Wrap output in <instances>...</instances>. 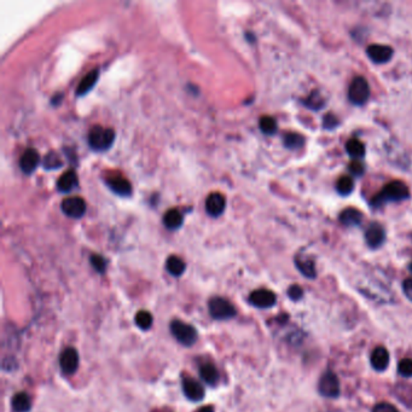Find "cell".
Wrapping results in <instances>:
<instances>
[{
  "label": "cell",
  "instance_id": "6da1fadb",
  "mask_svg": "<svg viewBox=\"0 0 412 412\" xmlns=\"http://www.w3.org/2000/svg\"><path fill=\"white\" fill-rule=\"evenodd\" d=\"M410 197V190L405 183L400 180H394L388 183L375 197L371 200L374 208H380L387 202H401Z\"/></svg>",
  "mask_w": 412,
  "mask_h": 412
},
{
  "label": "cell",
  "instance_id": "7a4b0ae2",
  "mask_svg": "<svg viewBox=\"0 0 412 412\" xmlns=\"http://www.w3.org/2000/svg\"><path fill=\"white\" fill-rule=\"evenodd\" d=\"M115 132L112 128L94 126L89 133V143L92 149L103 151L114 143Z\"/></svg>",
  "mask_w": 412,
  "mask_h": 412
},
{
  "label": "cell",
  "instance_id": "3957f363",
  "mask_svg": "<svg viewBox=\"0 0 412 412\" xmlns=\"http://www.w3.org/2000/svg\"><path fill=\"white\" fill-rule=\"evenodd\" d=\"M348 98L354 105H364L370 98V86L365 77L356 76L352 80L348 90Z\"/></svg>",
  "mask_w": 412,
  "mask_h": 412
},
{
  "label": "cell",
  "instance_id": "277c9868",
  "mask_svg": "<svg viewBox=\"0 0 412 412\" xmlns=\"http://www.w3.org/2000/svg\"><path fill=\"white\" fill-rule=\"evenodd\" d=\"M170 331L173 336L184 346H192L197 341V331L193 326L189 325L187 323H183L180 320H173L170 323Z\"/></svg>",
  "mask_w": 412,
  "mask_h": 412
},
{
  "label": "cell",
  "instance_id": "5b68a950",
  "mask_svg": "<svg viewBox=\"0 0 412 412\" xmlns=\"http://www.w3.org/2000/svg\"><path fill=\"white\" fill-rule=\"evenodd\" d=\"M209 313L214 319L226 320L236 316V310L227 300L223 298H214L209 301Z\"/></svg>",
  "mask_w": 412,
  "mask_h": 412
},
{
  "label": "cell",
  "instance_id": "8992f818",
  "mask_svg": "<svg viewBox=\"0 0 412 412\" xmlns=\"http://www.w3.org/2000/svg\"><path fill=\"white\" fill-rule=\"evenodd\" d=\"M318 391L320 395L325 398H336L340 394V382L337 376L331 371L323 374L318 383Z\"/></svg>",
  "mask_w": 412,
  "mask_h": 412
},
{
  "label": "cell",
  "instance_id": "52a82bcc",
  "mask_svg": "<svg viewBox=\"0 0 412 412\" xmlns=\"http://www.w3.org/2000/svg\"><path fill=\"white\" fill-rule=\"evenodd\" d=\"M366 55L374 63L384 64L391 61L394 55V50L391 46H387V45L374 44L368 46Z\"/></svg>",
  "mask_w": 412,
  "mask_h": 412
},
{
  "label": "cell",
  "instance_id": "ba28073f",
  "mask_svg": "<svg viewBox=\"0 0 412 412\" xmlns=\"http://www.w3.org/2000/svg\"><path fill=\"white\" fill-rule=\"evenodd\" d=\"M62 210L65 215L70 218H81L86 212V203L81 197L73 196L68 197L62 202Z\"/></svg>",
  "mask_w": 412,
  "mask_h": 412
},
{
  "label": "cell",
  "instance_id": "9c48e42d",
  "mask_svg": "<svg viewBox=\"0 0 412 412\" xmlns=\"http://www.w3.org/2000/svg\"><path fill=\"white\" fill-rule=\"evenodd\" d=\"M386 240V231L383 226L378 223L370 224L365 231V241L368 245L373 249H377L384 243Z\"/></svg>",
  "mask_w": 412,
  "mask_h": 412
},
{
  "label": "cell",
  "instance_id": "30bf717a",
  "mask_svg": "<svg viewBox=\"0 0 412 412\" xmlns=\"http://www.w3.org/2000/svg\"><path fill=\"white\" fill-rule=\"evenodd\" d=\"M249 301L258 308H270L275 305L277 298L273 291L267 289H258L250 294Z\"/></svg>",
  "mask_w": 412,
  "mask_h": 412
},
{
  "label": "cell",
  "instance_id": "8fae6325",
  "mask_svg": "<svg viewBox=\"0 0 412 412\" xmlns=\"http://www.w3.org/2000/svg\"><path fill=\"white\" fill-rule=\"evenodd\" d=\"M59 365L62 371L67 375H73L79 366V354L75 348L64 349L59 356Z\"/></svg>",
  "mask_w": 412,
  "mask_h": 412
},
{
  "label": "cell",
  "instance_id": "7c38bea8",
  "mask_svg": "<svg viewBox=\"0 0 412 412\" xmlns=\"http://www.w3.org/2000/svg\"><path fill=\"white\" fill-rule=\"evenodd\" d=\"M225 197L219 192H213L206 200V210L212 217H219L225 210Z\"/></svg>",
  "mask_w": 412,
  "mask_h": 412
},
{
  "label": "cell",
  "instance_id": "4fadbf2b",
  "mask_svg": "<svg viewBox=\"0 0 412 412\" xmlns=\"http://www.w3.org/2000/svg\"><path fill=\"white\" fill-rule=\"evenodd\" d=\"M183 391L187 395V399L192 401H201L205 398V389L198 383L197 381L192 380V378H185L183 382Z\"/></svg>",
  "mask_w": 412,
  "mask_h": 412
},
{
  "label": "cell",
  "instance_id": "5bb4252c",
  "mask_svg": "<svg viewBox=\"0 0 412 412\" xmlns=\"http://www.w3.org/2000/svg\"><path fill=\"white\" fill-rule=\"evenodd\" d=\"M295 265L298 270L302 273L305 277L310 280H315L317 277V271H316V263L311 258L305 255H296L295 256Z\"/></svg>",
  "mask_w": 412,
  "mask_h": 412
},
{
  "label": "cell",
  "instance_id": "9a60e30c",
  "mask_svg": "<svg viewBox=\"0 0 412 412\" xmlns=\"http://www.w3.org/2000/svg\"><path fill=\"white\" fill-rule=\"evenodd\" d=\"M39 154L35 149H27L24 151V154L22 155L21 161H19V166H21V169L23 170L26 174H31L32 172H34L35 168L39 165Z\"/></svg>",
  "mask_w": 412,
  "mask_h": 412
},
{
  "label": "cell",
  "instance_id": "2e32d148",
  "mask_svg": "<svg viewBox=\"0 0 412 412\" xmlns=\"http://www.w3.org/2000/svg\"><path fill=\"white\" fill-rule=\"evenodd\" d=\"M371 365L376 371H384L389 365V353L384 347H377L371 353Z\"/></svg>",
  "mask_w": 412,
  "mask_h": 412
},
{
  "label": "cell",
  "instance_id": "e0dca14e",
  "mask_svg": "<svg viewBox=\"0 0 412 412\" xmlns=\"http://www.w3.org/2000/svg\"><path fill=\"white\" fill-rule=\"evenodd\" d=\"M340 223L345 226H358L363 220V214L356 208H346L340 213Z\"/></svg>",
  "mask_w": 412,
  "mask_h": 412
},
{
  "label": "cell",
  "instance_id": "ac0fdd59",
  "mask_svg": "<svg viewBox=\"0 0 412 412\" xmlns=\"http://www.w3.org/2000/svg\"><path fill=\"white\" fill-rule=\"evenodd\" d=\"M107 183L110 189L116 192L117 195H130L131 190H132L130 182L122 178L121 175H112V177L108 178Z\"/></svg>",
  "mask_w": 412,
  "mask_h": 412
},
{
  "label": "cell",
  "instance_id": "d6986e66",
  "mask_svg": "<svg viewBox=\"0 0 412 412\" xmlns=\"http://www.w3.org/2000/svg\"><path fill=\"white\" fill-rule=\"evenodd\" d=\"M346 150L354 161H359L365 156V145L356 138H352L346 143Z\"/></svg>",
  "mask_w": 412,
  "mask_h": 412
},
{
  "label": "cell",
  "instance_id": "ffe728a7",
  "mask_svg": "<svg viewBox=\"0 0 412 412\" xmlns=\"http://www.w3.org/2000/svg\"><path fill=\"white\" fill-rule=\"evenodd\" d=\"M77 184V177L75 174L74 170H68V172L63 173L61 175V178L57 182V187H58L59 191L62 192H69L76 187Z\"/></svg>",
  "mask_w": 412,
  "mask_h": 412
},
{
  "label": "cell",
  "instance_id": "44dd1931",
  "mask_svg": "<svg viewBox=\"0 0 412 412\" xmlns=\"http://www.w3.org/2000/svg\"><path fill=\"white\" fill-rule=\"evenodd\" d=\"M98 75H99V72H98V69L91 70L89 74L85 75L84 79L80 81L79 86H77L76 94L77 95H84L85 94H87V92H89L90 90H91L92 87L94 86L95 82H97Z\"/></svg>",
  "mask_w": 412,
  "mask_h": 412
},
{
  "label": "cell",
  "instance_id": "7402d4cb",
  "mask_svg": "<svg viewBox=\"0 0 412 412\" xmlns=\"http://www.w3.org/2000/svg\"><path fill=\"white\" fill-rule=\"evenodd\" d=\"M163 224L167 226L169 230H175L180 227L183 224V215L178 209H170L163 217Z\"/></svg>",
  "mask_w": 412,
  "mask_h": 412
},
{
  "label": "cell",
  "instance_id": "603a6c76",
  "mask_svg": "<svg viewBox=\"0 0 412 412\" xmlns=\"http://www.w3.org/2000/svg\"><path fill=\"white\" fill-rule=\"evenodd\" d=\"M166 267H167L168 272H169L170 275L175 276V277H179V276H182L183 273H184L185 262L182 259L178 258V256L172 255L167 259Z\"/></svg>",
  "mask_w": 412,
  "mask_h": 412
},
{
  "label": "cell",
  "instance_id": "cb8c5ba5",
  "mask_svg": "<svg viewBox=\"0 0 412 412\" xmlns=\"http://www.w3.org/2000/svg\"><path fill=\"white\" fill-rule=\"evenodd\" d=\"M324 104H325V99L318 90L311 92V94L303 100V105L311 110H320L324 107Z\"/></svg>",
  "mask_w": 412,
  "mask_h": 412
},
{
  "label": "cell",
  "instance_id": "d4e9b609",
  "mask_svg": "<svg viewBox=\"0 0 412 412\" xmlns=\"http://www.w3.org/2000/svg\"><path fill=\"white\" fill-rule=\"evenodd\" d=\"M31 399L26 393H19L12 399V408L16 412H28L31 410Z\"/></svg>",
  "mask_w": 412,
  "mask_h": 412
},
{
  "label": "cell",
  "instance_id": "484cf974",
  "mask_svg": "<svg viewBox=\"0 0 412 412\" xmlns=\"http://www.w3.org/2000/svg\"><path fill=\"white\" fill-rule=\"evenodd\" d=\"M200 374L201 377L207 382L208 384H217V382L219 381V373L210 364H206V365L201 366Z\"/></svg>",
  "mask_w": 412,
  "mask_h": 412
},
{
  "label": "cell",
  "instance_id": "4316f807",
  "mask_svg": "<svg viewBox=\"0 0 412 412\" xmlns=\"http://www.w3.org/2000/svg\"><path fill=\"white\" fill-rule=\"evenodd\" d=\"M336 190L340 195L342 196H348L351 195L352 191L354 190V183L353 179L348 175H343L336 183Z\"/></svg>",
  "mask_w": 412,
  "mask_h": 412
},
{
  "label": "cell",
  "instance_id": "83f0119b",
  "mask_svg": "<svg viewBox=\"0 0 412 412\" xmlns=\"http://www.w3.org/2000/svg\"><path fill=\"white\" fill-rule=\"evenodd\" d=\"M305 144V138L299 133H288L284 137V147L288 149H300Z\"/></svg>",
  "mask_w": 412,
  "mask_h": 412
},
{
  "label": "cell",
  "instance_id": "f1b7e54d",
  "mask_svg": "<svg viewBox=\"0 0 412 412\" xmlns=\"http://www.w3.org/2000/svg\"><path fill=\"white\" fill-rule=\"evenodd\" d=\"M259 125H260V130L262 131V133L267 135H272L277 132V122L271 116L261 117Z\"/></svg>",
  "mask_w": 412,
  "mask_h": 412
},
{
  "label": "cell",
  "instance_id": "f546056e",
  "mask_svg": "<svg viewBox=\"0 0 412 412\" xmlns=\"http://www.w3.org/2000/svg\"><path fill=\"white\" fill-rule=\"evenodd\" d=\"M135 323L142 330H148L152 325V316L147 311H140L135 316Z\"/></svg>",
  "mask_w": 412,
  "mask_h": 412
},
{
  "label": "cell",
  "instance_id": "4dcf8cb0",
  "mask_svg": "<svg viewBox=\"0 0 412 412\" xmlns=\"http://www.w3.org/2000/svg\"><path fill=\"white\" fill-rule=\"evenodd\" d=\"M398 373L403 377H411L412 376V359L405 358L399 363Z\"/></svg>",
  "mask_w": 412,
  "mask_h": 412
},
{
  "label": "cell",
  "instance_id": "1f68e13d",
  "mask_svg": "<svg viewBox=\"0 0 412 412\" xmlns=\"http://www.w3.org/2000/svg\"><path fill=\"white\" fill-rule=\"evenodd\" d=\"M44 166L45 168H49V169H55V168L61 167L62 161L59 159L58 155H56L55 152H51V154H49L45 157Z\"/></svg>",
  "mask_w": 412,
  "mask_h": 412
},
{
  "label": "cell",
  "instance_id": "d6a6232c",
  "mask_svg": "<svg viewBox=\"0 0 412 412\" xmlns=\"http://www.w3.org/2000/svg\"><path fill=\"white\" fill-rule=\"evenodd\" d=\"M340 126V120L334 114H326L323 119V128L328 131H333Z\"/></svg>",
  "mask_w": 412,
  "mask_h": 412
},
{
  "label": "cell",
  "instance_id": "836d02e7",
  "mask_svg": "<svg viewBox=\"0 0 412 412\" xmlns=\"http://www.w3.org/2000/svg\"><path fill=\"white\" fill-rule=\"evenodd\" d=\"M348 170L351 172L352 175H356V177H361L365 172V167H364L363 163L360 161H353V162L349 163Z\"/></svg>",
  "mask_w": 412,
  "mask_h": 412
},
{
  "label": "cell",
  "instance_id": "e575fe53",
  "mask_svg": "<svg viewBox=\"0 0 412 412\" xmlns=\"http://www.w3.org/2000/svg\"><path fill=\"white\" fill-rule=\"evenodd\" d=\"M91 263H92V266H94V270L98 271V272L103 273L105 271V266H107V262H105V260L100 255H92Z\"/></svg>",
  "mask_w": 412,
  "mask_h": 412
},
{
  "label": "cell",
  "instance_id": "d590c367",
  "mask_svg": "<svg viewBox=\"0 0 412 412\" xmlns=\"http://www.w3.org/2000/svg\"><path fill=\"white\" fill-rule=\"evenodd\" d=\"M288 295H289V298L291 299V300L298 301V300H300V299L303 296V290L301 289V286H299L296 284L291 285L290 288L288 289Z\"/></svg>",
  "mask_w": 412,
  "mask_h": 412
},
{
  "label": "cell",
  "instance_id": "8d00e7d4",
  "mask_svg": "<svg viewBox=\"0 0 412 412\" xmlns=\"http://www.w3.org/2000/svg\"><path fill=\"white\" fill-rule=\"evenodd\" d=\"M373 412H399V411L398 409H396L394 405H392V404L381 403V404H377V405L374 408Z\"/></svg>",
  "mask_w": 412,
  "mask_h": 412
},
{
  "label": "cell",
  "instance_id": "74e56055",
  "mask_svg": "<svg viewBox=\"0 0 412 412\" xmlns=\"http://www.w3.org/2000/svg\"><path fill=\"white\" fill-rule=\"evenodd\" d=\"M403 291L406 298L412 302V278H408L403 283Z\"/></svg>",
  "mask_w": 412,
  "mask_h": 412
},
{
  "label": "cell",
  "instance_id": "f35d334b",
  "mask_svg": "<svg viewBox=\"0 0 412 412\" xmlns=\"http://www.w3.org/2000/svg\"><path fill=\"white\" fill-rule=\"evenodd\" d=\"M197 412H214V410H213V408H210V406H205V408L200 409Z\"/></svg>",
  "mask_w": 412,
  "mask_h": 412
},
{
  "label": "cell",
  "instance_id": "ab89813d",
  "mask_svg": "<svg viewBox=\"0 0 412 412\" xmlns=\"http://www.w3.org/2000/svg\"><path fill=\"white\" fill-rule=\"evenodd\" d=\"M409 270H410V272L412 273V262L410 263V266H409Z\"/></svg>",
  "mask_w": 412,
  "mask_h": 412
}]
</instances>
